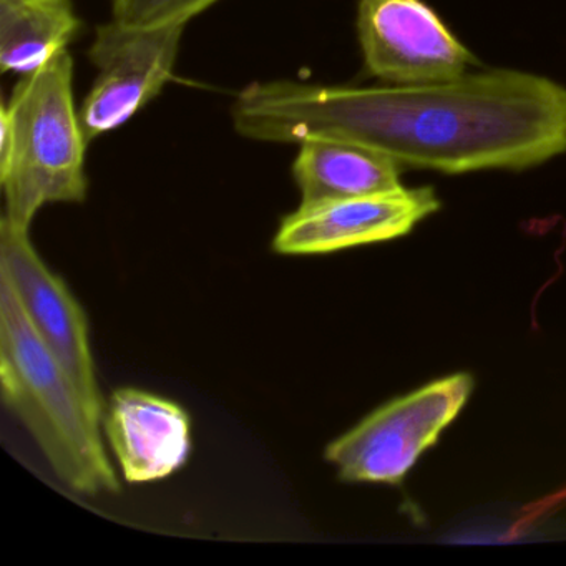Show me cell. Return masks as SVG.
<instances>
[{"label": "cell", "instance_id": "cell-12", "mask_svg": "<svg viewBox=\"0 0 566 566\" xmlns=\"http://www.w3.org/2000/svg\"><path fill=\"white\" fill-rule=\"evenodd\" d=\"M218 0H114L112 21L125 28L187 25Z\"/></svg>", "mask_w": 566, "mask_h": 566}, {"label": "cell", "instance_id": "cell-8", "mask_svg": "<svg viewBox=\"0 0 566 566\" xmlns=\"http://www.w3.org/2000/svg\"><path fill=\"white\" fill-rule=\"evenodd\" d=\"M439 207L436 191L427 187L300 205L281 220L273 250L284 256H310L396 240Z\"/></svg>", "mask_w": 566, "mask_h": 566}, {"label": "cell", "instance_id": "cell-2", "mask_svg": "<svg viewBox=\"0 0 566 566\" xmlns=\"http://www.w3.org/2000/svg\"><path fill=\"white\" fill-rule=\"evenodd\" d=\"M0 389L62 483L77 495H117L120 479L105 449L101 416L38 336L0 277Z\"/></svg>", "mask_w": 566, "mask_h": 566}, {"label": "cell", "instance_id": "cell-4", "mask_svg": "<svg viewBox=\"0 0 566 566\" xmlns=\"http://www.w3.org/2000/svg\"><path fill=\"white\" fill-rule=\"evenodd\" d=\"M472 390V376L460 373L397 397L333 440L324 459L343 482L397 485L462 412Z\"/></svg>", "mask_w": 566, "mask_h": 566}, {"label": "cell", "instance_id": "cell-5", "mask_svg": "<svg viewBox=\"0 0 566 566\" xmlns=\"http://www.w3.org/2000/svg\"><path fill=\"white\" fill-rule=\"evenodd\" d=\"M0 277L14 291L32 329L104 419L107 400L98 386L87 313L67 283L42 260L31 230L6 218L0 221Z\"/></svg>", "mask_w": 566, "mask_h": 566}, {"label": "cell", "instance_id": "cell-7", "mask_svg": "<svg viewBox=\"0 0 566 566\" xmlns=\"http://www.w3.org/2000/svg\"><path fill=\"white\" fill-rule=\"evenodd\" d=\"M357 34L369 74L392 85L453 81L475 62L422 0H359Z\"/></svg>", "mask_w": 566, "mask_h": 566}, {"label": "cell", "instance_id": "cell-1", "mask_svg": "<svg viewBox=\"0 0 566 566\" xmlns=\"http://www.w3.org/2000/svg\"><path fill=\"white\" fill-rule=\"evenodd\" d=\"M231 118L251 140L353 142L449 175L525 170L566 151V88L518 71L386 87L253 82Z\"/></svg>", "mask_w": 566, "mask_h": 566}, {"label": "cell", "instance_id": "cell-3", "mask_svg": "<svg viewBox=\"0 0 566 566\" xmlns=\"http://www.w3.org/2000/svg\"><path fill=\"white\" fill-rule=\"evenodd\" d=\"M74 61L69 52L22 75L11 102L0 111L2 218L31 230L35 214L51 203L87 198L88 144L74 104Z\"/></svg>", "mask_w": 566, "mask_h": 566}, {"label": "cell", "instance_id": "cell-6", "mask_svg": "<svg viewBox=\"0 0 566 566\" xmlns=\"http://www.w3.org/2000/svg\"><path fill=\"white\" fill-rule=\"evenodd\" d=\"M187 25H101L88 51L97 78L78 117L87 144L127 124L170 82Z\"/></svg>", "mask_w": 566, "mask_h": 566}, {"label": "cell", "instance_id": "cell-11", "mask_svg": "<svg viewBox=\"0 0 566 566\" xmlns=\"http://www.w3.org/2000/svg\"><path fill=\"white\" fill-rule=\"evenodd\" d=\"M81 28L72 0H0V67L32 74L67 52Z\"/></svg>", "mask_w": 566, "mask_h": 566}, {"label": "cell", "instance_id": "cell-10", "mask_svg": "<svg viewBox=\"0 0 566 566\" xmlns=\"http://www.w3.org/2000/svg\"><path fill=\"white\" fill-rule=\"evenodd\" d=\"M293 177L301 205L387 193L402 187L400 165L389 155L333 138L301 142Z\"/></svg>", "mask_w": 566, "mask_h": 566}, {"label": "cell", "instance_id": "cell-9", "mask_svg": "<svg viewBox=\"0 0 566 566\" xmlns=\"http://www.w3.org/2000/svg\"><path fill=\"white\" fill-rule=\"evenodd\" d=\"M102 430L127 483L167 479L190 459V413L175 400L147 390H115Z\"/></svg>", "mask_w": 566, "mask_h": 566}]
</instances>
